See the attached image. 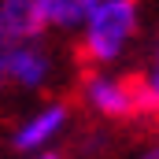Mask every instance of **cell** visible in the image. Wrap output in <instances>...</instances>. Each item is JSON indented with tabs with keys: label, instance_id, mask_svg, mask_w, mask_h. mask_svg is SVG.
I'll list each match as a JSON object with an SVG mask.
<instances>
[{
	"label": "cell",
	"instance_id": "5b68a950",
	"mask_svg": "<svg viewBox=\"0 0 159 159\" xmlns=\"http://www.w3.org/2000/svg\"><path fill=\"white\" fill-rule=\"evenodd\" d=\"M44 34L37 0H0V48Z\"/></svg>",
	"mask_w": 159,
	"mask_h": 159
},
{
	"label": "cell",
	"instance_id": "7a4b0ae2",
	"mask_svg": "<svg viewBox=\"0 0 159 159\" xmlns=\"http://www.w3.org/2000/svg\"><path fill=\"white\" fill-rule=\"evenodd\" d=\"M78 96L89 115L107 119V122H126L137 115H148L141 81L119 74L115 67H89V74L78 85Z\"/></svg>",
	"mask_w": 159,
	"mask_h": 159
},
{
	"label": "cell",
	"instance_id": "8992f818",
	"mask_svg": "<svg viewBox=\"0 0 159 159\" xmlns=\"http://www.w3.org/2000/svg\"><path fill=\"white\" fill-rule=\"evenodd\" d=\"M96 4H100V0H37L44 34H56V37H78L81 26L89 22V15L96 11Z\"/></svg>",
	"mask_w": 159,
	"mask_h": 159
},
{
	"label": "cell",
	"instance_id": "6da1fadb",
	"mask_svg": "<svg viewBox=\"0 0 159 159\" xmlns=\"http://www.w3.org/2000/svg\"><path fill=\"white\" fill-rule=\"evenodd\" d=\"M144 30L141 0H100L96 11L78 34V56L89 67H115L122 63Z\"/></svg>",
	"mask_w": 159,
	"mask_h": 159
},
{
	"label": "cell",
	"instance_id": "3957f363",
	"mask_svg": "<svg viewBox=\"0 0 159 159\" xmlns=\"http://www.w3.org/2000/svg\"><path fill=\"white\" fill-rule=\"evenodd\" d=\"M63 74V56L41 37L0 48V81L15 93H48Z\"/></svg>",
	"mask_w": 159,
	"mask_h": 159
},
{
	"label": "cell",
	"instance_id": "ba28073f",
	"mask_svg": "<svg viewBox=\"0 0 159 159\" xmlns=\"http://www.w3.org/2000/svg\"><path fill=\"white\" fill-rule=\"evenodd\" d=\"M129 159H159V137H156V141H148V144H141Z\"/></svg>",
	"mask_w": 159,
	"mask_h": 159
},
{
	"label": "cell",
	"instance_id": "52a82bcc",
	"mask_svg": "<svg viewBox=\"0 0 159 159\" xmlns=\"http://www.w3.org/2000/svg\"><path fill=\"white\" fill-rule=\"evenodd\" d=\"M141 89H144V104H148V115H159V37L148 48V59H144V70H141Z\"/></svg>",
	"mask_w": 159,
	"mask_h": 159
},
{
	"label": "cell",
	"instance_id": "277c9868",
	"mask_svg": "<svg viewBox=\"0 0 159 159\" xmlns=\"http://www.w3.org/2000/svg\"><path fill=\"white\" fill-rule=\"evenodd\" d=\"M70 122H74V111H70L67 100H59V96L41 100V104H34L22 119L11 126V152L34 156V152L56 148V144L67 137Z\"/></svg>",
	"mask_w": 159,
	"mask_h": 159
},
{
	"label": "cell",
	"instance_id": "9c48e42d",
	"mask_svg": "<svg viewBox=\"0 0 159 159\" xmlns=\"http://www.w3.org/2000/svg\"><path fill=\"white\" fill-rule=\"evenodd\" d=\"M22 159H63L56 148H48V152H34V156H22Z\"/></svg>",
	"mask_w": 159,
	"mask_h": 159
}]
</instances>
